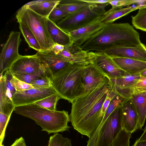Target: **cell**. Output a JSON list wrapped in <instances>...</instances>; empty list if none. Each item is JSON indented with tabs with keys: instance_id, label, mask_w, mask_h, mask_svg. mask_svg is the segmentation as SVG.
I'll use <instances>...</instances> for the list:
<instances>
[{
	"instance_id": "obj_1",
	"label": "cell",
	"mask_w": 146,
	"mask_h": 146,
	"mask_svg": "<svg viewBox=\"0 0 146 146\" xmlns=\"http://www.w3.org/2000/svg\"><path fill=\"white\" fill-rule=\"evenodd\" d=\"M108 76L99 85L86 92L72 103L70 121L74 128L90 138L101 123L103 104L112 88Z\"/></svg>"
},
{
	"instance_id": "obj_2",
	"label": "cell",
	"mask_w": 146,
	"mask_h": 146,
	"mask_svg": "<svg viewBox=\"0 0 146 146\" xmlns=\"http://www.w3.org/2000/svg\"><path fill=\"white\" fill-rule=\"evenodd\" d=\"M142 43L139 33L129 23H112L104 24L81 47L88 51L104 52L115 47L135 46Z\"/></svg>"
},
{
	"instance_id": "obj_3",
	"label": "cell",
	"mask_w": 146,
	"mask_h": 146,
	"mask_svg": "<svg viewBox=\"0 0 146 146\" xmlns=\"http://www.w3.org/2000/svg\"><path fill=\"white\" fill-rule=\"evenodd\" d=\"M18 114L34 120L49 134L69 131L70 121L68 112L64 110H52L34 103L16 106L14 110Z\"/></svg>"
},
{
	"instance_id": "obj_4",
	"label": "cell",
	"mask_w": 146,
	"mask_h": 146,
	"mask_svg": "<svg viewBox=\"0 0 146 146\" xmlns=\"http://www.w3.org/2000/svg\"><path fill=\"white\" fill-rule=\"evenodd\" d=\"M85 66L70 65L60 71L52 80V87L60 98L71 103L85 93L82 78Z\"/></svg>"
},
{
	"instance_id": "obj_5",
	"label": "cell",
	"mask_w": 146,
	"mask_h": 146,
	"mask_svg": "<svg viewBox=\"0 0 146 146\" xmlns=\"http://www.w3.org/2000/svg\"><path fill=\"white\" fill-rule=\"evenodd\" d=\"M16 18L18 23H23L32 32L40 44L42 51L51 49L54 43L48 30L47 18L37 14L25 5L17 11Z\"/></svg>"
},
{
	"instance_id": "obj_6",
	"label": "cell",
	"mask_w": 146,
	"mask_h": 146,
	"mask_svg": "<svg viewBox=\"0 0 146 146\" xmlns=\"http://www.w3.org/2000/svg\"><path fill=\"white\" fill-rule=\"evenodd\" d=\"M109 4H89L78 11L70 14L57 24L69 33L70 32L100 20L105 15V8Z\"/></svg>"
},
{
	"instance_id": "obj_7",
	"label": "cell",
	"mask_w": 146,
	"mask_h": 146,
	"mask_svg": "<svg viewBox=\"0 0 146 146\" xmlns=\"http://www.w3.org/2000/svg\"><path fill=\"white\" fill-rule=\"evenodd\" d=\"M123 129L121 105L110 114L102 125L95 146H109Z\"/></svg>"
},
{
	"instance_id": "obj_8",
	"label": "cell",
	"mask_w": 146,
	"mask_h": 146,
	"mask_svg": "<svg viewBox=\"0 0 146 146\" xmlns=\"http://www.w3.org/2000/svg\"><path fill=\"white\" fill-rule=\"evenodd\" d=\"M9 70L13 75L28 74L49 78L44 64L36 54L32 55H21Z\"/></svg>"
},
{
	"instance_id": "obj_9",
	"label": "cell",
	"mask_w": 146,
	"mask_h": 146,
	"mask_svg": "<svg viewBox=\"0 0 146 146\" xmlns=\"http://www.w3.org/2000/svg\"><path fill=\"white\" fill-rule=\"evenodd\" d=\"M21 33L13 31L3 46L0 55V72L3 73L9 70L20 56L19 48L21 41Z\"/></svg>"
},
{
	"instance_id": "obj_10",
	"label": "cell",
	"mask_w": 146,
	"mask_h": 146,
	"mask_svg": "<svg viewBox=\"0 0 146 146\" xmlns=\"http://www.w3.org/2000/svg\"><path fill=\"white\" fill-rule=\"evenodd\" d=\"M36 54L44 64L51 81L60 71L73 64L64 57L55 53L51 49L38 52Z\"/></svg>"
},
{
	"instance_id": "obj_11",
	"label": "cell",
	"mask_w": 146,
	"mask_h": 146,
	"mask_svg": "<svg viewBox=\"0 0 146 146\" xmlns=\"http://www.w3.org/2000/svg\"><path fill=\"white\" fill-rule=\"evenodd\" d=\"M55 93L52 87L47 88H33L23 91H16L12 100L16 107L34 103Z\"/></svg>"
},
{
	"instance_id": "obj_12",
	"label": "cell",
	"mask_w": 146,
	"mask_h": 146,
	"mask_svg": "<svg viewBox=\"0 0 146 146\" xmlns=\"http://www.w3.org/2000/svg\"><path fill=\"white\" fill-rule=\"evenodd\" d=\"M95 52L93 63L110 79H114L130 74L121 69L111 57L104 52Z\"/></svg>"
},
{
	"instance_id": "obj_13",
	"label": "cell",
	"mask_w": 146,
	"mask_h": 146,
	"mask_svg": "<svg viewBox=\"0 0 146 146\" xmlns=\"http://www.w3.org/2000/svg\"><path fill=\"white\" fill-rule=\"evenodd\" d=\"M104 52L111 58H126L146 62V46L142 43L135 46L115 47Z\"/></svg>"
},
{
	"instance_id": "obj_14",
	"label": "cell",
	"mask_w": 146,
	"mask_h": 146,
	"mask_svg": "<svg viewBox=\"0 0 146 146\" xmlns=\"http://www.w3.org/2000/svg\"><path fill=\"white\" fill-rule=\"evenodd\" d=\"M121 106L123 129L132 133L138 129L139 117L137 113L130 98L125 99Z\"/></svg>"
},
{
	"instance_id": "obj_15",
	"label": "cell",
	"mask_w": 146,
	"mask_h": 146,
	"mask_svg": "<svg viewBox=\"0 0 146 146\" xmlns=\"http://www.w3.org/2000/svg\"><path fill=\"white\" fill-rule=\"evenodd\" d=\"M107 76L93 63L85 66L82 70V78L86 92L99 85Z\"/></svg>"
},
{
	"instance_id": "obj_16",
	"label": "cell",
	"mask_w": 146,
	"mask_h": 146,
	"mask_svg": "<svg viewBox=\"0 0 146 146\" xmlns=\"http://www.w3.org/2000/svg\"><path fill=\"white\" fill-rule=\"evenodd\" d=\"M100 20L70 32L73 42L81 46L102 28L104 24L101 23Z\"/></svg>"
},
{
	"instance_id": "obj_17",
	"label": "cell",
	"mask_w": 146,
	"mask_h": 146,
	"mask_svg": "<svg viewBox=\"0 0 146 146\" xmlns=\"http://www.w3.org/2000/svg\"><path fill=\"white\" fill-rule=\"evenodd\" d=\"M140 76L139 73L130 74L111 79L114 83L116 93L127 99L130 88L137 82Z\"/></svg>"
},
{
	"instance_id": "obj_18",
	"label": "cell",
	"mask_w": 146,
	"mask_h": 146,
	"mask_svg": "<svg viewBox=\"0 0 146 146\" xmlns=\"http://www.w3.org/2000/svg\"><path fill=\"white\" fill-rule=\"evenodd\" d=\"M111 58L121 69L131 74L140 73L146 69V62L126 58Z\"/></svg>"
},
{
	"instance_id": "obj_19",
	"label": "cell",
	"mask_w": 146,
	"mask_h": 146,
	"mask_svg": "<svg viewBox=\"0 0 146 146\" xmlns=\"http://www.w3.org/2000/svg\"><path fill=\"white\" fill-rule=\"evenodd\" d=\"M46 22L49 34L54 44L66 46L73 42L69 34L59 28L55 23L48 18L46 19Z\"/></svg>"
},
{
	"instance_id": "obj_20",
	"label": "cell",
	"mask_w": 146,
	"mask_h": 146,
	"mask_svg": "<svg viewBox=\"0 0 146 146\" xmlns=\"http://www.w3.org/2000/svg\"><path fill=\"white\" fill-rule=\"evenodd\" d=\"M61 0H35L25 5L37 14L47 18L51 11Z\"/></svg>"
},
{
	"instance_id": "obj_21",
	"label": "cell",
	"mask_w": 146,
	"mask_h": 146,
	"mask_svg": "<svg viewBox=\"0 0 146 146\" xmlns=\"http://www.w3.org/2000/svg\"><path fill=\"white\" fill-rule=\"evenodd\" d=\"M130 98L138 114V129H141L146 118V92L133 94Z\"/></svg>"
},
{
	"instance_id": "obj_22",
	"label": "cell",
	"mask_w": 146,
	"mask_h": 146,
	"mask_svg": "<svg viewBox=\"0 0 146 146\" xmlns=\"http://www.w3.org/2000/svg\"><path fill=\"white\" fill-rule=\"evenodd\" d=\"M15 107L12 100L7 95L5 76L0 73V112L11 116Z\"/></svg>"
},
{
	"instance_id": "obj_23",
	"label": "cell",
	"mask_w": 146,
	"mask_h": 146,
	"mask_svg": "<svg viewBox=\"0 0 146 146\" xmlns=\"http://www.w3.org/2000/svg\"><path fill=\"white\" fill-rule=\"evenodd\" d=\"M139 9V6L135 7L129 6L126 8H111L109 10L110 12L106 11H106V15L100 20V22L104 24L112 23L116 20Z\"/></svg>"
},
{
	"instance_id": "obj_24",
	"label": "cell",
	"mask_w": 146,
	"mask_h": 146,
	"mask_svg": "<svg viewBox=\"0 0 146 146\" xmlns=\"http://www.w3.org/2000/svg\"><path fill=\"white\" fill-rule=\"evenodd\" d=\"M89 4L82 0H61L56 7L72 14L85 7Z\"/></svg>"
},
{
	"instance_id": "obj_25",
	"label": "cell",
	"mask_w": 146,
	"mask_h": 146,
	"mask_svg": "<svg viewBox=\"0 0 146 146\" xmlns=\"http://www.w3.org/2000/svg\"><path fill=\"white\" fill-rule=\"evenodd\" d=\"M19 23L20 30L29 46L38 52L42 51L38 41L31 31L23 23Z\"/></svg>"
},
{
	"instance_id": "obj_26",
	"label": "cell",
	"mask_w": 146,
	"mask_h": 146,
	"mask_svg": "<svg viewBox=\"0 0 146 146\" xmlns=\"http://www.w3.org/2000/svg\"><path fill=\"white\" fill-rule=\"evenodd\" d=\"M137 14L131 16L132 23L136 29L146 32V5H140Z\"/></svg>"
},
{
	"instance_id": "obj_27",
	"label": "cell",
	"mask_w": 146,
	"mask_h": 146,
	"mask_svg": "<svg viewBox=\"0 0 146 146\" xmlns=\"http://www.w3.org/2000/svg\"><path fill=\"white\" fill-rule=\"evenodd\" d=\"M60 98L56 93L34 103L42 108L52 110H56V106L58 101Z\"/></svg>"
},
{
	"instance_id": "obj_28",
	"label": "cell",
	"mask_w": 146,
	"mask_h": 146,
	"mask_svg": "<svg viewBox=\"0 0 146 146\" xmlns=\"http://www.w3.org/2000/svg\"><path fill=\"white\" fill-rule=\"evenodd\" d=\"M49 139L48 146H72L70 139L64 137L58 133L54 134Z\"/></svg>"
},
{
	"instance_id": "obj_29",
	"label": "cell",
	"mask_w": 146,
	"mask_h": 146,
	"mask_svg": "<svg viewBox=\"0 0 146 146\" xmlns=\"http://www.w3.org/2000/svg\"><path fill=\"white\" fill-rule=\"evenodd\" d=\"M131 134L123 129L109 146H129Z\"/></svg>"
},
{
	"instance_id": "obj_30",
	"label": "cell",
	"mask_w": 146,
	"mask_h": 146,
	"mask_svg": "<svg viewBox=\"0 0 146 146\" xmlns=\"http://www.w3.org/2000/svg\"><path fill=\"white\" fill-rule=\"evenodd\" d=\"M146 92V77L141 76L137 82L130 88L128 98L133 94Z\"/></svg>"
},
{
	"instance_id": "obj_31",
	"label": "cell",
	"mask_w": 146,
	"mask_h": 146,
	"mask_svg": "<svg viewBox=\"0 0 146 146\" xmlns=\"http://www.w3.org/2000/svg\"><path fill=\"white\" fill-rule=\"evenodd\" d=\"M4 75L5 78V85L7 95L12 100L13 96L16 91L11 82L13 75L9 70L5 72Z\"/></svg>"
},
{
	"instance_id": "obj_32",
	"label": "cell",
	"mask_w": 146,
	"mask_h": 146,
	"mask_svg": "<svg viewBox=\"0 0 146 146\" xmlns=\"http://www.w3.org/2000/svg\"><path fill=\"white\" fill-rule=\"evenodd\" d=\"M70 14L56 7L51 11L47 18L52 21L55 23V21L60 19L61 20Z\"/></svg>"
},
{
	"instance_id": "obj_33",
	"label": "cell",
	"mask_w": 146,
	"mask_h": 146,
	"mask_svg": "<svg viewBox=\"0 0 146 146\" xmlns=\"http://www.w3.org/2000/svg\"><path fill=\"white\" fill-rule=\"evenodd\" d=\"M13 75L11 82L16 91H23L34 88L31 84L23 82Z\"/></svg>"
},
{
	"instance_id": "obj_34",
	"label": "cell",
	"mask_w": 146,
	"mask_h": 146,
	"mask_svg": "<svg viewBox=\"0 0 146 146\" xmlns=\"http://www.w3.org/2000/svg\"><path fill=\"white\" fill-rule=\"evenodd\" d=\"M11 116L0 112V143H3L5 136V133Z\"/></svg>"
},
{
	"instance_id": "obj_35",
	"label": "cell",
	"mask_w": 146,
	"mask_h": 146,
	"mask_svg": "<svg viewBox=\"0 0 146 146\" xmlns=\"http://www.w3.org/2000/svg\"><path fill=\"white\" fill-rule=\"evenodd\" d=\"M34 88H47L52 87L51 81L47 76L39 78L31 84Z\"/></svg>"
},
{
	"instance_id": "obj_36",
	"label": "cell",
	"mask_w": 146,
	"mask_h": 146,
	"mask_svg": "<svg viewBox=\"0 0 146 146\" xmlns=\"http://www.w3.org/2000/svg\"><path fill=\"white\" fill-rule=\"evenodd\" d=\"M143 0H111L109 3L112 6L111 8L123 7L133 4L141 3Z\"/></svg>"
},
{
	"instance_id": "obj_37",
	"label": "cell",
	"mask_w": 146,
	"mask_h": 146,
	"mask_svg": "<svg viewBox=\"0 0 146 146\" xmlns=\"http://www.w3.org/2000/svg\"><path fill=\"white\" fill-rule=\"evenodd\" d=\"M13 75L19 80L30 84H31L36 79L41 77H44L37 75L28 74H15Z\"/></svg>"
},
{
	"instance_id": "obj_38",
	"label": "cell",
	"mask_w": 146,
	"mask_h": 146,
	"mask_svg": "<svg viewBox=\"0 0 146 146\" xmlns=\"http://www.w3.org/2000/svg\"><path fill=\"white\" fill-rule=\"evenodd\" d=\"M111 0H82L89 4H100L109 3Z\"/></svg>"
},
{
	"instance_id": "obj_39",
	"label": "cell",
	"mask_w": 146,
	"mask_h": 146,
	"mask_svg": "<svg viewBox=\"0 0 146 146\" xmlns=\"http://www.w3.org/2000/svg\"><path fill=\"white\" fill-rule=\"evenodd\" d=\"M64 46L57 43L54 44L51 50L56 54H58L62 51L64 49Z\"/></svg>"
},
{
	"instance_id": "obj_40",
	"label": "cell",
	"mask_w": 146,
	"mask_h": 146,
	"mask_svg": "<svg viewBox=\"0 0 146 146\" xmlns=\"http://www.w3.org/2000/svg\"><path fill=\"white\" fill-rule=\"evenodd\" d=\"M133 146H146V141H139L137 140Z\"/></svg>"
},
{
	"instance_id": "obj_41",
	"label": "cell",
	"mask_w": 146,
	"mask_h": 146,
	"mask_svg": "<svg viewBox=\"0 0 146 146\" xmlns=\"http://www.w3.org/2000/svg\"><path fill=\"white\" fill-rule=\"evenodd\" d=\"M137 140L139 141H146V126L144 129L142 135Z\"/></svg>"
},
{
	"instance_id": "obj_42",
	"label": "cell",
	"mask_w": 146,
	"mask_h": 146,
	"mask_svg": "<svg viewBox=\"0 0 146 146\" xmlns=\"http://www.w3.org/2000/svg\"><path fill=\"white\" fill-rule=\"evenodd\" d=\"M139 74L141 76L146 77V69L141 72Z\"/></svg>"
},
{
	"instance_id": "obj_43",
	"label": "cell",
	"mask_w": 146,
	"mask_h": 146,
	"mask_svg": "<svg viewBox=\"0 0 146 146\" xmlns=\"http://www.w3.org/2000/svg\"><path fill=\"white\" fill-rule=\"evenodd\" d=\"M21 146H26L25 141L23 142Z\"/></svg>"
},
{
	"instance_id": "obj_44",
	"label": "cell",
	"mask_w": 146,
	"mask_h": 146,
	"mask_svg": "<svg viewBox=\"0 0 146 146\" xmlns=\"http://www.w3.org/2000/svg\"><path fill=\"white\" fill-rule=\"evenodd\" d=\"M0 146H4L2 143H0ZM11 146H13V145H11Z\"/></svg>"
}]
</instances>
